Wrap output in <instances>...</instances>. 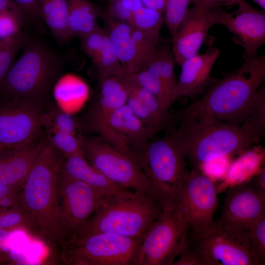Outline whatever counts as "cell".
Here are the masks:
<instances>
[{"label":"cell","instance_id":"26","mask_svg":"<svg viewBox=\"0 0 265 265\" xmlns=\"http://www.w3.org/2000/svg\"><path fill=\"white\" fill-rule=\"evenodd\" d=\"M174 59L169 44L159 43L157 50L143 68L160 78L170 91L171 96L177 80L174 72Z\"/></svg>","mask_w":265,"mask_h":265},{"label":"cell","instance_id":"47","mask_svg":"<svg viewBox=\"0 0 265 265\" xmlns=\"http://www.w3.org/2000/svg\"><path fill=\"white\" fill-rule=\"evenodd\" d=\"M5 257L2 255L1 252H0V265L3 264L5 262Z\"/></svg>","mask_w":265,"mask_h":265},{"label":"cell","instance_id":"2","mask_svg":"<svg viewBox=\"0 0 265 265\" xmlns=\"http://www.w3.org/2000/svg\"><path fill=\"white\" fill-rule=\"evenodd\" d=\"M64 158L49 140L45 141L22 186V206L32 216L38 236L59 251L64 238L59 218L57 182Z\"/></svg>","mask_w":265,"mask_h":265},{"label":"cell","instance_id":"28","mask_svg":"<svg viewBox=\"0 0 265 265\" xmlns=\"http://www.w3.org/2000/svg\"><path fill=\"white\" fill-rule=\"evenodd\" d=\"M130 75L139 85L153 95L164 109L168 110L172 105L171 92L159 77L146 68Z\"/></svg>","mask_w":265,"mask_h":265},{"label":"cell","instance_id":"12","mask_svg":"<svg viewBox=\"0 0 265 265\" xmlns=\"http://www.w3.org/2000/svg\"><path fill=\"white\" fill-rule=\"evenodd\" d=\"M186 239L197 248L208 265H257L252 254L248 230L231 229L215 222Z\"/></svg>","mask_w":265,"mask_h":265},{"label":"cell","instance_id":"21","mask_svg":"<svg viewBox=\"0 0 265 265\" xmlns=\"http://www.w3.org/2000/svg\"><path fill=\"white\" fill-rule=\"evenodd\" d=\"M104 23V29L117 53L124 72L132 74L144 68L148 60L132 38V26L106 14Z\"/></svg>","mask_w":265,"mask_h":265},{"label":"cell","instance_id":"11","mask_svg":"<svg viewBox=\"0 0 265 265\" xmlns=\"http://www.w3.org/2000/svg\"><path fill=\"white\" fill-rule=\"evenodd\" d=\"M217 206V186L200 170L187 172L176 208L186 236L199 233L213 225Z\"/></svg>","mask_w":265,"mask_h":265},{"label":"cell","instance_id":"34","mask_svg":"<svg viewBox=\"0 0 265 265\" xmlns=\"http://www.w3.org/2000/svg\"><path fill=\"white\" fill-rule=\"evenodd\" d=\"M191 2V0H166L164 22L172 36L179 28Z\"/></svg>","mask_w":265,"mask_h":265},{"label":"cell","instance_id":"19","mask_svg":"<svg viewBox=\"0 0 265 265\" xmlns=\"http://www.w3.org/2000/svg\"><path fill=\"white\" fill-rule=\"evenodd\" d=\"M124 75L125 73L99 80V93L85 115V130L100 135L109 115L126 104L129 89Z\"/></svg>","mask_w":265,"mask_h":265},{"label":"cell","instance_id":"7","mask_svg":"<svg viewBox=\"0 0 265 265\" xmlns=\"http://www.w3.org/2000/svg\"><path fill=\"white\" fill-rule=\"evenodd\" d=\"M80 139L81 152L85 159L106 177L124 188L161 204L148 177L132 158L101 138L81 136Z\"/></svg>","mask_w":265,"mask_h":265},{"label":"cell","instance_id":"35","mask_svg":"<svg viewBox=\"0 0 265 265\" xmlns=\"http://www.w3.org/2000/svg\"><path fill=\"white\" fill-rule=\"evenodd\" d=\"M252 254L257 265L265 264V214L248 229Z\"/></svg>","mask_w":265,"mask_h":265},{"label":"cell","instance_id":"45","mask_svg":"<svg viewBox=\"0 0 265 265\" xmlns=\"http://www.w3.org/2000/svg\"><path fill=\"white\" fill-rule=\"evenodd\" d=\"M22 186H15L0 183V199L16 188Z\"/></svg>","mask_w":265,"mask_h":265},{"label":"cell","instance_id":"6","mask_svg":"<svg viewBox=\"0 0 265 265\" xmlns=\"http://www.w3.org/2000/svg\"><path fill=\"white\" fill-rule=\"evenodd\" d=\"M133 158L148 177L163 207L176 205L187 171L184 151L171 132L150 140Z\"/></svg>","mask_w":265,"mask_h":265},{"label":"cell","instance_id":"14","mask_svg":"<svg viewBox=\"0 0 265 265\" xmlns=\"http://www.w3.org/2000/svg\"><path fill=\"white\" fill-rule=\"evenodd\" d=\"M264 214L265 190L259 185L255 175L230 188L216 223L231 229L248 230Z\"/></svg>","mask_w":265,"mask_h":265},{"label":"cell","instance_id":"15","mask_svg":"<svg viewBox=\"0 0 265 265\" xmlns=\"http://www.w3.org/2000/svg\"><path fill=\"white\" fill-rule=\"evenodd\" d=\"M224 11L220 7L205 9L194 5L188 9L172 38L171 50L178 65L198 53L211 28L220 25Z\"/></svg>","mask_w":265,"mask_h":265},{"label":"cell","instance_id":"18","mask_svg":"<svg viewBox=\"0 0 265 265\" xmlns=\"http://www.w3.org/2000/svg\"><path fill=\"white\" fill-rule=\"evenodd\" d=\"M219 54V50L211 46L204 53H197L184 61L171 93L172 104L180 97L193 99L206 91L215 80L211 77V72Z\"/></svg>","mask_w":265,"mask_h":265},{"label":"cell","instance_id":"29","mask_svg":"<svg viewBox=\"0 0 265 265\" xmlns=\"http://www.w3.org/2000/svg\"><path fill=\"white\" fill-rule=\"evenodd\" d=\"M93 63L97 69L99 80L107 77L121 75L125 73L107 34L101 50Z\"/></svg>","mask_w":265,"mask_h":265},{"label":"cell","instance_id":"41","mask_svg":"<svg viewBox=\"0 0 265 265\" xmlns=\"http://www.w3.org/2000/svg\"><path fill=\"white\" fill-rule=\"evenodd\" d=\"M30 19L39 17L38 0H12Z\"/></svg>","mask_w":265,"mask_h":265},{"label":"cell","instance_id":"25","mask_svg":"<svg viewBox=\"0 0 265 265\" xmlns=\"http://www.w3.org/2000/svg\"><path fill=\"white\" fill-rule=\"evenodd\" d=\"M38 3L39 17L57 41H69L71 37L68 28L67 0H38Z\"/></svg>","mask_w":265,"mask_h":265},{"label":"cell","instance_id":"4","mask_svg":"<svg viewBox=\"0 0 265 265\" xmlns=\"http://www.w3.org/2000/svg\"><path fill=\"white\" fill-rule=\"evenodd\" d=\"M242 64L215 80L195 102L216 119L240 125L265 80V55L244 58Z\"/></svg>","mask_w":265,"mask_h":265},{"label":"cell","instance_id":"3","mask_svg":"<svg viewBox=\"0 0 265 265\" xmlns=\"http://www.w3.org/2000/svg\"><path fill=\"white\" fill-rule=\"evenodd\" d=\"M22 49L1 84L0 97L4 101L27 99L40 105L63 70L67 59L38 37L30 36Z\"/></svg>","mask_w":265,"mask_h":265},{"label":"cell","instance_id":"49","mask_svg":"<svg viewBox=\"0 0 265 265\" xmlns=\"http://www.w3.org/2000/svg\"><path fill=\"white\" fill-rule=\"evenodd\" d=\"M0 144H1V143H0Z\"/></svg>","mask_w":265,"mask_h":265},{"label":"cell","instance_id":"23","mask_svg":"<svg viewBox=\"0 0 265 265\" xmlns=\"http://www.w3.org/2000/svg\"><path fill=\"white\" fill-rule=\"evenodd\" d=\"M246 152L228 169L224 180L217 187V193L250 180L260 171L265 158L264 152L256 149Z\"/></svg>","mask_w":265,"mask_h":265},{"label":"cell","instance_id":"48","mask_svg":"<svg viewBox=\"0 0 265 265\" xmlns=\"http://www.w3.org/2000/svg\"><path fill=\"white\" fill-rule=\"evenodd\" d=\"M9 148H10L6 145L0 144V153L3 150L6 149H9Z\"/></svg>","mask_w":265,"mask_h":265},{"label":"cell","instance_id":"22","mask_svg":"<svg viewBox=\"0 0 265 265\" xmlns=\"http://www.w3.org/2000/svg\"><path fill=\"white\" fill-rule=\"evenodd\" d=\"M60 172L70 178L109 194H126L132 191L108 179L85 159L82 152L65 157Z\"/></svg>","mask_w":265,"mask_h":265},{"label":"cell","instance_id":"13","mask_svg":"<svg viewBox=\"0 0 265 265\" xmlns=\"http://www.w3.org/2000/svg\"><path fill=\"white\" fill-rule=\"evenodd\" d=\"M40 109L30 99L4 101L0 105V143L15 148L36 139L42 127Z\"/></svg>","mask_w":265,"mask_h":265},{"label":"cell","instance_id":"20","mask_svg":"<svg viewBox=\"0 0 265 265\" xmlns=\"http://www.w3.org/2000/svg\"><path fill=\"white\" fill-rule=\"evenodd\" d=\"M45 140H34L0 153V183L22 186L32 168Z\"/></svg>","mask_w":265,"mask_h":265},{"label":"cell","instance_id":"27","mask_svg":"<svg viewBox=\"0 0 265 265\" xmlns=\"http://www.w3.org/2000/svg\"><path fill=\"white\" fill-rule=\"evenodd\" d=\"M30 36L24 31H18L0 38V88L15 56Z\"/></svg>","mask_w":265,"mask_h":265},{"label":"cell","instance_id":"16","mask_svg":"<svg viewBox=\"0 0 265 265\" xmlns=\"http://www.w3.org/2000/svg\"><path fill=\"white\" fill-rule=\"evenodd\" d=\"M155 133L126 104L109 115L100 136L132 157L142 151Z\"/></svg>","mask_w":265,"mask_h":265},{"label":"cell","instance_id":"30","mask_svg":"<svg viewBox=\"0 0 265 265\" xmlns=\"http://www.w3.org/2000/svg\"><path fill=\"white\" fill-rule=\"evenodd\" d=\"M164 22V13L142 7L134 15L131 25L153 39L160 41V32Z\"/></svg>","mask_w":265,"mask_h":265},{"label":"cell","instance_id":"42","mask_svg":"<svg viewBox=\"0 0 265 265\" xmlns=\"http://www.w3.org/2000/svg\"><path fill=\"white\" fill-rule=\"evenodd\" d=\"M242 0H191L194 6L210 9L238 4Z\"/></svg>","mask_w":265,"mask_h":265},{"label":"cell","instance_id":"5","mask_svg":"<svg viewBox=\"0 0 265 265\" xmlns=\"http://www.w3.org/2000/svg\"><path fill=\"white\" fill-rule=\"evenodd\" d=\"M163 208L160 203L133 191L115 195L91 216L74 238L97 233L142 238Z\"/></svg>","mask_w":265,"mask_h":265},{"label":"cell","instance_id":"46","mask_svg":"<svg viewBox=\"0 0 265 265\" xmlns=\"http://www.w3.org/2000/svg\"><path fill=\"white\" fill-rule=\"evenodd\" d=\"M256 2L262 9L263 10H265V0H253Z\"/></svg>","mask_w":265,"mask_h":265},{"label":"cell","instance_id":"44","mask_svg":"<svg viewBox=\"0 0 265 265\" xmlns=\"http://www.w3.org/2000/svg\"><path fill=\"white\" fill-rule=\"evenodd\" d=\"M13 231L0 229V251L2 252V249L4 247L8 239L10 234L13 233Z\"/></svg>","mask_w":265,"mask_h":265},{"label":"cell","instance_id":"40","mask_svg":"<svg viewBox=\"0 0 265 265\" xmlns=\"http://www.w3.org/2000/svg\"><path fill=\"white\" fill-rule=\"evenodd\" d=\"M22 206V187H18L0 199V209L7 210Z\"/></svg>","mask_w":265,"mask_h":265},{"label":"cell","instance_id":"39","mask_svg":"<svg viewBox=\"0 0 265 265\" xmlns=\"http://www.w3.org/2000/svg\"><path fill=\"white\" fill-rule=\"evenodd\" d=\"M177 257L173 265H208L197 248L187 240L185 247Z\"/></svg>","mask_w":265,"mask_h":265},{"label":"cell","instance_id":"1","mask_svg":"<svg viewBox=\"0 0 265 265\" xmlns=\"http://www.w3.org/2000/svg\"><path fill=\"white\" fill-rule=\"evenodd\" d=\"M178 120L177 128L169 131L195 170L207 162L244 152L264 136L246 124L235 125L216 119L195 102L183 110Z\"/></svg>","mask_w":265,"mask_h":265},{"label":"cell","instance_id":"9","mask_svg":"<svg viewBox=\"0 0 265 265\" xmlns=\"http://www.w3.org/2000/svg\"><path fill=\"white\" fill-rule=\"evenodd\" d=\"M186 243L176 205L166 206L141 238L132 265H173Z\"/></svg>","mask_w":265,"mask_h":265},{"label":"cell","instance_id":"33","mask_svg":"<svg viewBox=\"0 0 265 265\" xmlns=\"http://www.w3.org/2000/svg\"><path fill=\"white\" fill-rule=\"evenodd\" d=\"M142 7L140 0H109L106 15L130 25L135 14Z\"/></svg>","mask_w":265,"mask_h":265},{"label":"cell","instance_id":"43","mask_svg":"<svg viewBox=\"0 0 265 265\" xmlns=\"http://www.w3.org/2000/svg\"><path fill=\"white\" fill-rule=\"evenodd\" d=\"M144 7L163 12L165 11L166 0H140Z\"/></svg>","mask_w":265,"mask_h":265},{"label":"cell","instance_id":"38","mask_svg":"<svg viewBox=\"0 0 265 265\" xmlns=\"http://www.w3.org/2000/svg\"><path fill=\"white\" fill-rule=\"evenodd\" d=\"M0 16L11 21L17 28L26 26L30 19L12 0H0Z\"/></svg>","mask_w":265,"mask_h":265},{"label":"cell","instance_id":"32","mask_svg":"<svg viewBox=\"0 0 265 265\" xmlns=\"http://www.w3.org/2000/svg\"><path fill=\"white\" fill-rule=\"evenodd\" d=\"M42 126L48 131L57 130L75 134L78 123L75 118L58 107H53L48 112L42 114Z\"/></svg>","mask_w":265,"mask_h":265},{"label":"cell","instance_id":"36","mask_svg":"<svg viewBox=\"0 0 265 265\" xmlns=\"http://www.w3.org/2000/svg\"><path fill=\"white\" fill-rule=\"evenodd\" d=\"M48 132L49 141L67 157L81 152L80 137L75 134L57 130Z\"/></svg>","mask_w":265,"mask_h":265},{"label":"cell","instance_id":"17","mask_svg":"<svg viewBox=\"0 0 265 265\" xmlns=\"http://www.w3.org/2000/svg\"><path fill=\"white\" fill-rule=\"evenodd\" d=\"M237 5L234 12L224 11L220 25L231 33L233 42L244 49V58L254 56L265 43V11L254 8L245 0Z\"/></svg>","mask_w":265,"mask_h":265},{"label":"cell","instance_id":"37","mask_svg":"<svg viewBox=\"0 0 265 265\" xmlns=\"http://www.w3.org/2000/svg\"><path fill=\"white\" fill-rule=\"evenodd\" d=\"M106 34L105 29L98 25L80 38L82 49L93 62L101 50Z\"/></svg>","mask_w":265,"mask_h":265},{"label":"cell","instance_id":"10","mask_svg":"<svg viewBox=\"0 0 265 265\" xmlns=\"http://www.w3.org/2000/svg\"><path fill=\"white\" fill-rule=\"evenodd\" d=\"M57 193L64 244L76 237L91 216L116 195L102 191L60 171Z\"/></svg>","mask_w":265,"mask_h":265},{"label":"cell","instance_id":"8","mask_svg":"<svg viewBox=\"0 0 265 265\" xmlns=\"http://www.w3.org/2000/svg\"><path fill=\"white\" fill-rule=\"evenodd\" d=\"M141 238L108 233H97L77 237L60 249L65 265H132Z\"/></svg>","mask_w":265,"mask_h":265},{"label":"cell","instance_id":"31","mask_svg":"<svg viewBox=\"0 0 265 265\" xmlns=\"http://www.w3.org/2000/svg\"><path fill=\"white\" fill-rule=\"evenodd\" d=\"M22 229L38 235L37 227L32 216L23 206L1 209L0 229L14 232Z\"/></svg>","mask_w":265,"mask_h":265},{"label":"cell","instance_id":"24","mask_svg":"<svg viewBox=\"0 0 265 265\" xmlns=\"http://www.w3.org/2000/svg\"><path fill=\"white\" fill-rule=\"evenodd\" d=\"M68 28L72 37L81 38L98 25L99 11L89 0H67Z\"/></svg>","mask_w":265,"mask_h":265}]
</instances>
